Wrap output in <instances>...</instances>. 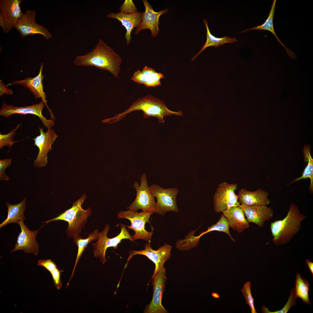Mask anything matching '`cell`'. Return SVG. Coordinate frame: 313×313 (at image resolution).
<instances>
[{"label": "cell", "instance_id": "obj_6", "mask_svg": "<svg viewBox=\"0 0 313 313\" xmlns=\"http://www.w3.org/2000/svg\"><path fill=\"white\" fill-rule=\"evenodd\" d=\"M120 225L121 228L120 233L116 236L109 238L107 237V234L110 229V225L106 224L103 230L99 233L97 241L92 243L94 256L99 258L103 264L107 261L105 255L108 248L113 247L114 249H117L122 240L125 239L133 241L131 236L127 231L126 226L123 224Z\"/></svg>", "mask_w": 313, "mask_h": 313}, {"label": "cell", "instance_id": "obj_4", "mask_svg": "<svg viewBox=\"0 0 313 313\" xmlns=\"http://www.w3.org/2000/svg\"><path fill=\"white\" fill-rule=\"evenodd\" d=\"M86 198L84 194L81 198L73 203L72 207L52 219L41 222L45 223V225L53 221L63 220L68 223L66 234L69 238H75L79 236L82 229L83 228L87 221V218L91 213L90 208L84 210L81 207V205Z\"/></svg>", "mask_w": 313, "mask_h": 313}, {"label": "cell", "instance_id": "obj_27", "mask_svg": "<svg viewBox=\"0 0 313 313\" xmlns=\"http://www.w3.org/2000/svg\"><path fill=\"white\" fill-rule=\"evenodd\" d=\"M303 150L304 156V161L307 163V165L304 169L301 176L295 179L290 184L302 179H309L310 180V184L309 190L310 192L312 193L313 191V159L310 153V146L305 145Z\"/></svg>", "mask_w": 313, "mask_h": 313}, {"label": "cell", "instance_id": "obj_1", "mask_svg": "<svg viewBox=\"0 0 313 313\" xmlns=\"http://www.w3.org/2000/svg\"><path fill=\"white\" fill-rule=\"evenodd\" d=\"M122 62V59L119 54L100 39L91 51L85 55L77 57L74 63L76 65L94 66L108 71L117 78Z\"/></svg>", "mask_w": 313, "mask_h": 313}, {"label": "cell", "instance_id": "obj_15", "mask_svg": "<svg viewBox=\"0 0 313 313\" xmlns=\"http://www.w3.org/2000/svg\"><path fill=\"white\" fill-rule=\"evenodd\" d=\"M21 231L17 238L14 248L10 252L19 250H22L25 253H32L37 255L39 253V245L36 240V236L40 228L34 231L28 229L24 223L23 221L19 222Z\"/></svg>", "mask_w": 313, "mask_h": 313}, {"label": "cell", "instance_id": "obj_24", "mask_svg": "<svg viewBox=\"0 0 313 313\" xmlns=\"http://www.w3.org/2000/svg\"><path fill=\"white\" fill-rule=\"evenodd\" d=\"M26 198L19 203L12 205L8 202L6 203L8 208L7 218L0 225V228L11 223H18L19 221H24L26 218L24 212L26 209Z\"/></svg>", "mask_w": 313, "mask_h": 313}, {"label": "cell", "instance_id": "obj_32", "mask_svg": "<svg viewBox=\"0 0 313 313\" xmlns=\"http://www.w3.org/2000/svg\"><path fill=\"white\" fill-rule=\"evenodd\" d=\"M297 298L295 293V288H293L290 290V295L287 302L282 309L279 310L270 312L263 305L261 309V312L263 313H287L292 306L296 305V301Z\"/></svg>", "mask_w": 313, "mask_h": 313}, {"label": "cell", "instance_id": "obj_42", "mask_svg": "<svg viewBox=\"0 0 313 313\" xmlns=\"http://www.w3.org/2000/svg\"><path fill=\"white\" fill-rule=\"evenodd\" d=\"M212 296L216 299H218L220 297L219 294L216 292H213L211 293Z\"/></svg>", "mask_w": 313, "mask_h": 313}, {"label": "cell", "instance_id": "obj_9", "mask_svg": "<svg viewBox=\"0 0 313 313\" xmlns=\"http://www.w3.org/2000/svg\"><path fill=\"white\" fill-rule=\"evenodd\" d=\"M36 14L35 10L27 9L23 14L14 28L22 38L39 34L43 35L48 40L52 38V35L47 28L36 22Z\"/></svg>", "mask_w": 313, "mask_h": 313}, {"label": "cell", "instance_id": "obj_3", "mask_svg": "<svg viewBox=\"0 0 313 313\" xmlns=\"http://www.w3.org/2000/svg\"><path fill=\"white\" fill-rule=\"evenodd\" d=\"M306 217L294 203H291L287 214L283 219L271 223L270 229L273 244L281 245L289 242L300 231L301 223Z\"/></svg>", "mask_w": 313, "mask_h": 313}, {"label": "cell", "instance_id": "obj_34", "mask_svg": "<svg viewBox=\"0 0 313 313\" xmlns=\"http://www.w3.org/2000/svg\"><path fill=\"white\" fill-rule=\"evenodd\" d=\"M245 297L246 303L250 307L252 313H257L254 304V299L252 296L251 289V283L250 281L246 282L241 290Z\"/></svg>", "mask_w": 313, "mask_h": 313}, {"label": "cell", "instance_id": "obj_25", "mask_svg": "<svg viewBox=\"0 0 313 313\" xmlns=\"http://www.w3.org/2000/svg\"><path fill=\"white\" fill-rule=\"evenodd\" d=\"M276 1V0H274L273 1L268 16L263 24L258 26L253 27L249 29H245L240 33L245 32L248 31L252 30H267L270 31L275 37L278 42L284 48L288 55L291 58L295 59L296 57V55L290 49L286 47L282 43L274 31L273 20L274 18Z\"/></svg>", "mask_w": 313, "mask_h": 313}, {"label": "cell", "instance_id": "obj_40", "mask_svg": "<svg viewBox=\"0 0 313 313\" xmlns=\"http://www.w3.org/2000/svg\"><path fill=\"white\" fill-rule=\"evenodd\" d=\"M305 263L308 266L310 270L312 276H313V263L311 261H310L308 259H307L305 261Z\"/></svg>", "mask_w": 313, "mask_h": 313}, {"label": "cell", "instance_id": "obj_36", "mask_svg": "<svg viewBox=\"0 0 313 313\" xmlns=\"http://www.w3.org/2000/svg\"><path fill=\"white\" fill-rule=\"evenodd\" d=\"M11 159H5L0 160V180L8 181L9 178L5 174L6 168L11 164Z\"/></svg>", "mask_w": 313, "mask_h": 313}, {"label": "cell", "instance_id": "obj_16", "mask_svg": "<svg viewBox=\"0 0 313 313\" xmlns=\"http://www.w3.org/2000/svg\"><path fill=\"white\" fill-rule=\"evenodd\" d=\"M142 1L144 5L145 10L143 12L141 21L136 28L134 33L137 35L142 30L149 29L151 31L152 37H155L158 35L159 31L158 26L160 17L168 12V10L166 8L158 12H155L147 0Z\"/></svg>", "mask_w": 313, "mask_h": 313}, {"label": "cell", "instance_id": "obj_35", "mask_svg": "<svg viewBox=\"0 0 313 313\" xmlns=\"http://www.w3.org/2000/svg\"><path fill=\"white\" fill-rule=\"evenodd\" d=\"M120 12L126 14H132L138 12L134 3L131 0H126L119 8Z\"/></svg>", "mask_w": 313, "mask_h": 313}, {"label": "cell", "instance_id": "obj_41", "mask_svg": "<svg viewBox=\"0 0 313 313\" xmlns=\"http://www.w3.org/2000/svg\"><path fill=\"white\" fill-rule=\"evenodd\" d=\"M0 26L2 28L3 32H6V28L5 22L1 15H0Z\"/></svg>", "mask_w": 313, "mask_h": 313}, {"label": "cell", "instance_id": "obj_39", "mask_svg": "<svg viewBox=\"0 0 313 313\" xmlns=\"http://www.w3.org/2000/svg\"><path fill=\"white\" fill-rule=\"evenodd\" d=\"M0 95H3V94H12L13 93L12 90L8 88L0 80Z\"/></svg>", "mask_w": 313, "mask_h": 313}, {"label": "cell", "instance_id": "obj_14", "mask_svg": "<svg viewBox=\"0 0 313 313\" xmlns=\"http://www.w3.org/2000/svg\"><path fill=\"white\" fill-rule=\"evenodd\" d=\"M45 106L42 101L39 103L24 107L14 106L8 105L4 102L0 110V115L7 118L15 114H32L38 116L44 125L48 129H50L54 123L53 121L47 119L42 114Z\"/></svg>", "mask_w": 313, "mask_h": 313}, {"label": "cell", "instance_id": "obj_19", "mask_svg": "<svg viewBox=\"0 0 313 313\" xmlns=\"http://www.w3.org/2000/svg\"><path fill=\"white\" fill-rule=\"evenodd\" d=\"M43 66V63H42L39 73L37 76L33 78L27 77L21 80L14 81L7 86L13 84H19L22 85L29 89L33 93L35 99L41 98V101L46 105L50 112L51 118L54 119L51 110L47 105V101L46 99V94L43 91L42 81L44 76L42 74Z\"/></svg>", "mask_w": 313, "mask_h": 313}, {"label": "cell", "instance_id": "obj_31", "mask_svg": "<svg viewBox=\"0 0 313 313\" xmlns=\"http://www.w3.org/2000/svg\"><path fill=\"white\" fill-rule=\"evenodd\" d=\"M193 233L191 237L190 235V238L187 236L183 240H178L176 243V248L181 251H188L196 247L199 243L200 238L194 236Z\"/></svg>", "mask_w": 313, "mask_h": 313}, {"label": "cell", "instance_id": "obj_8", "mask_svg": "<svg viewBox=\"0 0 313 313\" xmlns=\"http://www.w3.org/2000/svg\"><path fill=\"white\" fill-rule=\"evenodd\" d=\"M133 186L136 192V196L127 208L136 211L141 209L143 212L150 211L155 213L156 202L154 197L150 190L146 174L144 173L141 176L140 185L135 181Z\"/></svg>", "mask_w": 313, "mask_h": 313}, {"label": "cell", "instance_id": "obj_2", "mask_svg": "<svg viewBox=\"0 0 313 313\" xmlns=\"http://www.w3.org/2000/svg\"><path fill=\"white\" fill-rule=\"evenodd\" d=\"M141 110L143 113L145 118L150 117L157 118L159 123H163L165 122L164 117L175 115L182 116V112L172 111L168 109L165 102L160 99L154 97L150 94L138 99L134 102L128 109L121 113L115 115L114 117L107 119L108 123H112L119 122L125 117L126 114L134 111Z\"/></svg>", "mask_w": 313, "mask_h": 313}, {"label": "cell", "instance_id": "obj_22", "mask_svg": "<svg viewBox=\"0 0 313 313\" xmlns=\"http://www.w3.org/2000/svg\"><path fill=\"white\" fill-rule=\"evenodd\" d=\"M164 78L162 73L156 72L153 69L145 66L142 71L138 70L136 71L131 79L147 87H155L161 85L160 80Z\"/></svg>", "mask_w": 313, "mask_h": 313}, {"label": "cell", "instance_id": "obj_21", "mask_svg": "<svg viewBox=\"0 0 313 313\" xmlns=\"http://www.w3.org/2000/svg\"><path fill=\"white\" fill-rule=\"evenodd\" d=\"M237 195L241 205H267L270 202L268 198V192L260 188L254 191H250L243 188L239 190Z\"/></svg>", "mask_w": 313, "mask_h": 313}, {"label": "cell", "instance_id": "obj_17", "mask_svg": "<svg viewBox=\"0 0 313 313\" xmlns=\"http://www.w3.org/2000/svg\"><path fill=\"white\" fill-rule=\"evenodd\" d=\"M22 2V0H0V15L5 22L6 33L10 31L23 14Z\"/></svg>", "mask_w": 313, "mask_h": 313}, {"label": "cell", "instance_id": "obj_37", "mask_svg": "<svg viewBox=\"0 0 313 313\" xmlns=\"http://www.w3.org/2000/svg\"><path fill=\"white\" fill-rule=\"evenodd\" d=\"M63 271V270H60L57 268L50 272L55 286L58 290L60 289L62 286V282L60 279V275L61 273Z\"/></svg>", "mask_w": 313, "mask_h": 313}, {"label": "cell", "instance_id": "obj_28", "mask_svg": "<svg viewBox=\"0 0 313 313\" xmlns=\"http://www.w3.org/2000/svg\"><path fill=\"white\" fill-rule=\"evenodd\" d=\"M99 233L97 229H95L92 232L90 233L88 237L86 239H81L80 236L77 237L73 238V242L77 246L78 250L74 266L69 281L72 277L79 260L84 250L87 247L88 245L92 241L97 240Z\"/></svg>", "mask_w": 313, "mask_h": 313}, {"label": "cell", "instance_id": "obj_20", "mask_svg": "<svg viewBox=\"0 0 313 313\" xmlns=\"http://www.w3.org/2000/svg\"><path fill=\"white\" fill-rule=\"evenodd\" d=\"M143 12H137L133 13L126 14L120 12L117 13L111 12L106 15L109 18H114L120 21L122 26L125 28V34L126 44L128 45L131 41V34L134 28H137L140 23Z\"/></svg>", "mask_w": 313, "mask_h": 313}, {"label": "cell", "instance_id": "obj_38", "mask_svg": "<svg viewBox=\"0 0 313 313\" xmlns=\"http://www.w3.org/2000/svg\"><path fill=\"white\" fill-rule=\"evenodd\" d=\"M37 265L44 267L50 272L57 267L55 263L49 259H41L39 260L37 264Z\"/></svg>", "mask_w": 313, "mask_h": 313}, {"label": "cell", "instance_id": "obj_10", "mask_svg": "<svg viewBox=\"0 0 313 313\" xmlns=\"http://www.w3.org/2000/svg\"><path fill=\"white\" fill-rule=\"evenodd\" d=\"M165 268H161L152 278L153 294L152 300L147 305L144 313H168L163 306L162 300L167 283Z\"/></svg>", "mask_w": 313, "mask_h": 313}, {"label": "cell", "instance_id": "obj_26", "mask_svg": "<svg viewBox=\"0 0 313 313\" xmlns=\"http://www.w3.org/2000/svg\"><path fill=\"white\" fill-rule=\"evenodd\" d=\"M204 23L207 30L206 41L200 50L192 59V61H193L196 57L202 52L207 48L210 46H214L217 48L221 45L226 43H232L234 42L237 41L236 38H230L228 36L221 38L215 37L210 33L208 25V22L206 19H203Z\"/></svg>", "mask_w": 313, "mask_h": 313}, {"label": "cell", "instance_id": "obj_33", "mask_svg": "<svg viewBox=\"0 0 313 313\" xmlns=\"http://www.w3.org/2000/svg\"><path fill=\"white\" fill-rule=\"evenodd\" d=\"M21 124L17 125V127L12 129L8 133L6 134H0V149H2L3 147L7 146L10 148L13 144L18 141L13 140V137L15 135L17 130L20 126Z\"/></svg>", "mask_w": 313, "mask_h": 313}, {"label": "cell", "instance_id": "obj_7", "mask_svg": "<svg viewBox=\"0 0 313 313\" xmlns=\"http://www.w3.org/2000/svg\"><path fill=\"white\" fill-rule=\"evenodd\" d=\"M149 188L151 192L156 199L155 213L163 215L169 211L179 212L176 199L179 193L177 188H164L155 184L150 185Z\"/></svg>", "mask_w": 313, "mask_h": 313}, {"label": "cell", "instance_id": "obj_18", "mask_svg": "<svg viewBox=\"0 0 313 313\" xmlns=\"http://www.w3.org/2000/svg\"><path fill=\"white\" fill-rule=\"evenodd\" d=\"M241 208L249 222L263 227L266 221L271 219L274 211L272 208L265 205H241Z\"/></svg>", "mask_w": 313, "mask_h": 313}, {"label": "cell", "instance_id": "obj_30", "mask_svg": "<svg viewBox=\"0 0 313 313\" xmlns=\"http://www.w3.org/2000/svg\"><path fill=\"white\" fill-rule=\"evenodd\" d=\"M230 226L227 219L223 214L221 215L218 221L215 224L209 227L207 230L202 232L198 237H200L204 234L212 231H218L224 232L227 234L231 238L232 240L234 242H235V240L231 235L229 232Z\"/></svg>", "mask_w": 313, "mask_h": 313}, {"label": "cell", "instance_id": "obj_29", "mask_svg": "<svg viewBox=\"0 0 313 313\" xmlns=\"http://www.w3.org/2000/svg\"><path fill=\"white\" fill-rule=\"evenodd\" d=\"M309 285L308 281L302 278L297 273L295 282V293L297 297L301 298L303 302L310 305L309 297Z\"/></svg>", "mask_w": 313, "mask_h": 313}, {"label": "cell", "instance_id": "obj_11", "mask_svg": "<svg viewBox=\"0 0 313 313\" xmlns=\"http://www.w3.org/2000/svg\"><path fill=\"white\" fill-rule=\"evenodd\" d=\"M236 183H221L218 186L213 197L214 210L219 213L233 207H239L240 203L235 191L237 188Z\"/></svg>", "mask_w": 313, "mask_h": 313}, {"label": "cell", "instance_id": "obj_13", "mask_svg": "<svg viewBox=\"0 0 313 313\" xmlns=\"http://www.w3.org/2000/svg\"><path fill=\"white\" fill-rule=\"evenodd\" d=\"M40 135L33 139L34 141V145L39 149L38 154L34 161L35 167L41 168L45 167L48 163V153L52 149L51 146L57 136L53 130L48 129L44 132L43 128L39 127Z\"/></svg>", "mask_w": 313, "mask_h": 313}, {"label": "cell", "instance_id": "obj_12", "mask_svg": "<svg viewBox=\"0 0 313 313\" xmlns=\"http://www.w3.org/2000/svg\"><path fill=\"white\" fill-rule=\"evenodd\" d=\"M171 248L172 246L170 245L165 243L164 245L160 247L157 250H154L151 247L150 242H148L145 244L144 250H132L129 251V255L125 265L124 269L129 261L134 255L138 254L145 256L152 261L155 265L153 274L150 279L151 280L158 271L164 267L165 262L171 257L170 252Z\"/></svg>", "mask_w": 313, "mask_h": 313}, {"label": "cell", "instance_id": "obj_5", "mask_svg": "<svg viewBox=\"0 0 313 313\" xmlns=\"http://www.w3.org/2000/svg\"><path fill=\"white\" fill-rule=\"evenodd\" d=\"M153 213L150 211L138 212L137 211L128 209L126 211L119 212L117 217L119 219H128L130 222L131 225L126 226L129 229H132L135 232L134 234L131 236L133 241L141 239L150 242L153 233V228L151 232H148L145 229V225L146 222L150 223L149 219Z\"/></svg>", "mask_w": 313, "mask_h": 313}, {"label": "cell", "instance_id": "obj_23", "mask_svg": "<svg viewBox=\"0 0 313 313\" xmlns=\"http://www.w3.org/2000/svg\"><path fill=\"white\" fill-rule=\"evenodd\" d=\"M228 221L230 227L238 233L242 232L250 226L244 214L239 207H233L222 211Z\"/></svg>", "mask_w": 313, "mask_h": 313}]
</instances>
